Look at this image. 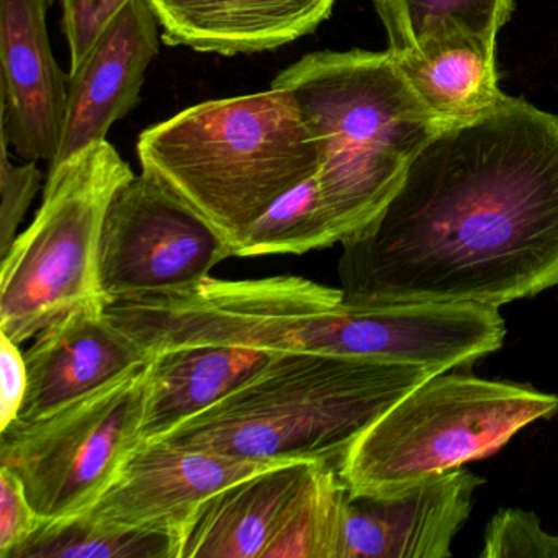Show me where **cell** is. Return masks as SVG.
<instances>
[{"instance_id": "6da1fadb", "label": "cell", "mask_w": 558, "mask_h": 558, "mask_svg": "<svg viewBox=\"0 0 558 558\" xmlns=\"http://www.w3.org/2000/svg\"><path fill=\"white\" fill-rule=\"evenodd\" d=\"M341 244L351 305L499 308L558 287V116L505 96L442 126Z\"/></svg>"}, {"instance_id": "7a4b0ae2", "label": "cell", "mask_w": 558, "mask_h": 558, "mask_svg": "<svg viewBox=\"0 0 558 558\" xmlns=\"http://www.w3.org/2000/svg\"><path fill=\"white\" fill-rule=\"evenodd\" d=\"M436 368L280 352L162 442L241 459L341 469L354 444Z\"/></svg>"}, {"instance_id": "3957f363", "label": "cell", "mask_w": 558, "mask_h": 558, "mask_svg": "<svg viewBox=\"0 0 558 558\" xmlns=\"http://www.w3.org/2000/svg\"><path fill=\"white\" fill-rule=\"evenodd\" d=\"M270 87L292 94L315 140L316 181L341 243L380 214L417 153L446 126L390 50L310 53Z\"/></svg>"}, {"instance_id": "277c9868", "label": "cell", "mask_w": 558, "mask_h": 558, "mask_svg": "<svg viewBox=\"0 0 558 558\" xmlns=\"http://www.w3.org/2000/svg\"><path fill=\"white\" fill-rule=\"evenodd\" d=\"M143 174L231 247L287 192L318 172L315 140L289 90L198 104L138 140Z\"/></svg>"}, {"instance_id": "5b68a950", "label": "cell", "mask_w": 558, "mask_h": 558, "mask_svg": "<svg viewBox=\"0 0 558 558\" xmlns=\"http://www.w3.org/2000/svg\"><path fill=\"white\" fill-rule=\"evenodd\" d=\"M449 372L417 385L354 444L339 469L349 493L400 495L493 456L527 424L558 411L554 395Z\"/></svg>"}, {"instance_id": "8992f818", "label": "cell", "mask_w": 558, "mask_h": 558, "mask_svg": "<svg viewBox=\"0 0 558 558\" xmlns=\"http://www.w3.org/2000/svg\"><path fill=\"white\" fill-rule=\"evenodd\" d=\"M133 175L107 140L50 169L34 221L2 257V335L22 344L77 306L106 303L99 286L104 223L113 195Z\"/></svg>"}, {"instance_id": "52a82bcc", "label": "cell", "mask_w": 558, "mask_h": 558, "mask_svg": "<svg viewBox=\"0 0 558 558\" xmlns=\"http://www.w3.org/2000/svg\"><path fill=\"white\" fill-rule=\"evenodd\" d=\"M148 365L50 416L0 430V465L21 480L41 521L93 508L143 442Z\"/></svg>"}, {"instance_id": "ba28073f", "label": "cell", "mask_w": 558, "mask_h": 558, "mask_svg": "<svg viewBox=\"0 0 558 558\" xmlns=\"http://www.w3.org/2000/svg\"><path fill=\"white\" fill-rule=\"evenodd\" d=\"M233 257V247L201 215L146 174L113 195L104 223L99 286L106 305L168 295L197 286Z\"/></svg>"}, {"instance_id": "9c48e42d", "label": "cell", "mask_w": 558, "mask_h": 558, "mask_svg": "<svg viewBox=\"0 0 558 558\" xmlns=\"http://www.w3.org/2000/svg\"><path fill=\"white\" fill-rule=\"evenodd\" d=\"M290 462L241 459L145 440L87 514L107 525L156 529L182 538L195 512L227 486Z\"/></svg>"}, {"instance_id": "30bf717a", "label": "cell", "mask_w": 558, "mask_h": 558, "mask_svg": "<svg viewBox=\"0 0 558 558\" xmlns=\"http://www.w3.org/2000/svg\"><path fill=\"white\" fill-rule=\"evenodd\" d=\"M53 0H0V132L25 161L57 158L70 76L54 60L47 14Z\"/></svg>"}, {"instance_id": "8fae6325", "label": "cell", "mask_w": 558, "mask_h": 558, "mask_svg": "<svg viewBox=\"0 0 558 558\" xmlns=\"http://www.w3.org/2000/svg\"><path fill=\"white\" fill-rule=\"evenodd\" d=\"M24 357L28 385L17 420L28 423L140 371L153 354L110 322L106 303H89L41 329Z\"/></svg>"}, {"instance_id": "7c38bea8", "label": "cell", "mask_w": 558, "mask_h": 558, "mask_svg": "<svg viewBox=\"0 0 558 558\" xmlns=\"http://www.w3.org/2000/svg\"><path fill=\"white\" fill-rule=\"evenodd\" d=\"M483 478L449 470L395 496H345L338 558H449Z\"/></svg>"}, {"instance_id": "4fadbf2b", "label": "cell", "mask_w": 558, "mask_h": 558, "mask_svg": "<svg viewBox=\"0 0 558 558\" xmlns=\"http://www.w3.org/2000/svg\"><path fill=\"white\" fill-rule=\"evenodd\" d=\"M159 28L148 0H130L71 71L63 135L50 169L106 142L110 129L138 106L146 71L161 47Z\"/></svg>"}, {"instance_id": "5bb4252c", "label": "cell", "mask_w": 558, "mask_h": 558, "mask_svg": "<svg viewBox=\"0 0 558 558\" xmlns=\"http://www.w3.org/2000/svg\"><path fill=\"white\" fill-rule=\"evenodd\" d=\"M162 38L201 53L254 54L313 34L336 0H148Z\"/></svg>"}, {"instance_id": "9a60e30c", "label": "cell", "mask_w": 558, "mask_h": 558, "mask_svg": "<svg viewBox=\"0 0 558 558\" xmlns=\"http://www.w3.org/2000/svg\"><path fill=\"white\" fill-rule=\"evenodd\" d=\"M316 463H282L215 493L185 527L179 558H263Z\"/></svg>"}, {"instance_id": "2e32d148", "label": "cell", "mask_w": 558, "mask_h": 558, "mask_svg": "<svg viewBox=\"0 0 558 558\" xmlns=\"http://www.w3.org/2000/svg\"><path fill=\"white\" fill-rule=\"evenodd\" d=\"M274 354L233 345L156 352L148 365L142 436L155 440L197 416L260 371Z\"/></svg>"}, {"instance_id": "e0dca14e", "label": "cell", "mask_w": 558, "mask_h": 558, "mask_svg": "<svg viewBox=\"0 0 558 558\" xmlns=\"http://www.w3.org/2000/svg\"><path fill=\"white\" fill-rule=\"evenodd\" d=\"M496 40L446 32L401 54H393L424 106L449 123L463 122L495 107L498 89Z\"/></svg>"}, {"instance_id": "ac0fdd59", "label": "cell", "mask_w": 558, "mask_h": 558, "mask_svg": "<svg viewBox=\"0 0 558 558\" xmlns=\"http://www.w3.org/2000/svg\"><path fill=\"white\" fill-rule=\"evenodd\" d=\"M181 545L171 532L116 527L81 512L41 521L11 558H179Z\"/></svg>"}, {"instance_id": "d6986e66", "label": "cell", "mask_w": 558, "mask_h": 558, "mask_svg": "<svg viewBox=\"0 0 558 558\" xmlns=\"http://www.w3.org/2000/svg\"><path fill=\"white\" fill-rule=\"evenodd\" d=\"M388 35V50L401 54L446 32H469L496 40L514 11V0H374Z\"/></svg>"}, {"instance_id": "ffe728a7", "label": "cell", "mask_w": 558, "mask_h": 558, "mask_svg": "<svg viewBox=\"0 0 558 558\" xmlns=\"http://www.w3.org/2000/svg\"><path fill=\"white\" fill-rule=\"evenodd\" d=\"M341 243L316 174L277 198L234 246L233 257L305 254Z\"/></svg>"}, {"instance_id": "44dd1931", "label": "cell", "mask_w": 558, "mask_h": 558, "mask_svg": "<svg viewBox=\"0 0 558 558\" xmlns=\"http://www.w3.org/2000/svg\"><path fill=\"white\" fill-rule=\"evenodd\" d=\"M345 496L339 470L316 463L263 558H338Z\"/></svg>"}, {"instance_id": "7402d4cb", "label": "cell", "mask_w": 558, "mask_h": 558, "mask_svg": "<svg viewBox=\"0 0 558 558\" xmlns=\"http://www.w3.org/2000/svg\"><path fill=\"white\" fill-rule=\"evenodd\" d=\"M482 558H558V535H550L541 519L524 509H499L485 529Z\"/></svg>"}, {"instance_id": "603a6c76", "label": "cell", "mask_w": 558, "mask_h": 558, "mask_svg": "<svg viewBox=\"0 0 558 558\" xmlns=\"http://www.w3.org/2000/svg\"><path fill=\"white\" fill-rule=\"evenodd\" d=\"M41 171L37 161L19 166L11 161V145L0 132V257L11 251L19 225L40 191Z\"/></svg>"}, {"instance_id": "cb8c5ba5", "label": "cell", "mask_w": 558, "mask_h": 558, "mask_svg": "<svg viewBox=\"0 0 558 558\" xmlns=\"http://www.w3.org/2000/svg\"><path fill=\"white\" fill-rule=\"evenodd\" d=\"M63 32L70 44L71 71L77 70L110 22L130 0H61Z\"/></svg>"}, {"instance_id": "d4e9b609", "label": "cell", "mask_w": 558, "mask_h": 558, "mask_svg": "<svg viewBox=\"0 0 558 558\" xmlns=\"http://www.w3.org/2000/svg\"><path fill=\"white\" fill-rule=\"evenodd\" d=\"M40 522L21 480L0 465V558H11Z\"/></svg>"}, {"instance_id": "484cf974", "label": "cell", "mask_w": 558, "mask_h": 558, "mask_svg": "<svg viewBox=\"0 0 558 558\" xmlns=\"http://www.w3.org/2000/svg\"><path fill=\"white\" fill-rule=\"evenodd\" d=\"M27 364L19 344L0 332V430L17 420L27 393Z\"/></svg>"}]
</instances>
